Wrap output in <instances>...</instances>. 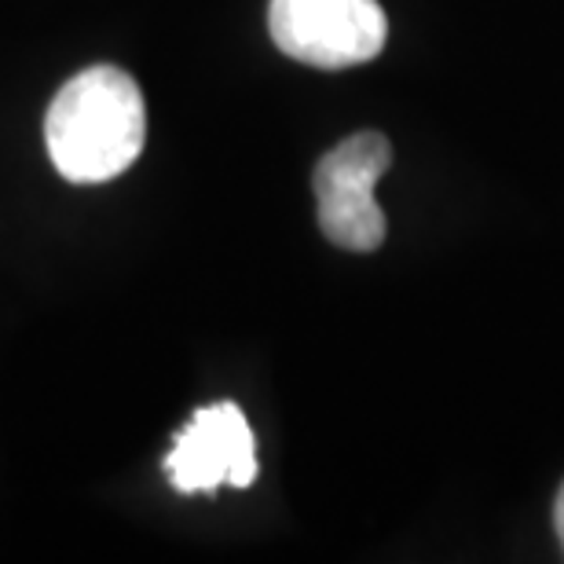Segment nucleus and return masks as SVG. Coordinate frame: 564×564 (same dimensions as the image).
Returning a JSON list of instances; mask_svg holds the SVG:
<instances>
[{"instance_id": "obj_5", "label": "nucleus", "mask_w": 564, "mask_h": 564, "mask_svg": "<svg viewBox=\"0 0 564 564\" xmlns=\"http://www.w3.org/2000/svg\"><path fill=\"white\" fill-rule=\"evenodd\" d=\"M554 528H557V539H561V550H564V484L554 499Z\"/></svg>"}, {"instance_id": "obj_2", "label": "nucleus", "mask_w": 564, "mask_h": 564, "mask_svg": "<svg viewBox=\"0 0 564 564\" xmlns=\"http://www.w3.org/2000/svg\"><path fill=\"white\" fill-rule=\"evenodd\" d=\"M392 165V147L381 132H356L326 151L315 165V217L319 231L341 250L370 253L386 242V213L375 184Z\"/></svg>"}, {"instance_id": "obj_3", "label": "nucleus", "mask_w": 564, "mask_h": 564, "mask_svg": "<svg viewBox=\"0 0 564 564\" xmlns=\"http://www.w3.org/2000/svg\"><path fill=\"white\" fill-rule=\"evenodd\" d=\"M268 30L282 55L319 70L370 63L389 41L378 0H272Z\"/></svg>"}, {"instance_id": "obj_1", "label": "nucleus", "mask_w": 564, "mask_h": 564, "mask_svg": "<svg viewBox=\"0 0 564 564\" xmlns=\"http://www.w3.org/2000/svg\"><path fill=\"white\" fill-rule=\"evenodd\" d=\"M147 140V104L121 66H88L55 93L44 115L48 158L70 184H104L137 162Z\"/></svg>"}, {"instance_id": "obj_4", "label": "nucleus", "mask_w": 564, "mask_h": 564, "mask_svg": "<svg viewBox=\"0 0 564 564\" xmlns=\"http://www.w3.org/2000/svg\"><path fill=\"white\" fill-rule=\"evenodd\" d=\"M165 473L184 495L217 491L224 484L250 488L257 480V447L246 414L235 403H213L195 411V419L169 451Z\"/></svg>"}]
</instances>
